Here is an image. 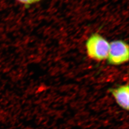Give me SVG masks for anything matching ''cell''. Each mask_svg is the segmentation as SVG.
I'll return each instance as SVG.
<instances>
[{"label": "cell", "instance_id": "2", "mask_svg": "<svg viewBox=\"0 0 129 129\" xmlns=\"http://www.w3.org/2000/svg\"><path fill=\"white\" fill-rule=\"evenodd\" d=\"M129 46L123 40H115L110 44L108 55V63L112 65H120L128 61Z\"/></svg>", "mask_w": 129, "mask_h": 129}, {"label": "cell", "instance_id": "4", "mask_svg": "<svg viewBox=\"0 0 129 129\" xmlns=\"http://www.w3.org/2000/svg\"><path fill=\"white\" fill-rule=\"evenodd\" d=\"M19 2L25 5H31L39 2L41 0H17Z\"/></svg>", "mask_w": 129, "mask_h": 129}, {"label": "cell", "instance_id": "3", "mask_svg": "<svg viewBox=\"0 0 129 129\" xmlns=\"http://www.w3.org/2000/svg\"><path fill=\"white\" fill-rule=\"evenodd\" d=\"M110 91L117 104L122 109L129 110V86L128 84L111 88Z\"/></svg>", "mask_w": 129, "mask_h": 129}, {"label": "cell", "instance_id": "1", "mask_svg": "<svg viewBox=\"0 0 129 129\" xmlns=\"http://www.w3.org/2000/svg\"><path fill=\"white\" fill-rule=\"evenodd\" d=\"M86 47L88 55L93 59L102 61L107 58L110 43L100 34H94L89 37Z\"/></svg>", "mask_w": 129, "mask_h": 129}]
</instances>
